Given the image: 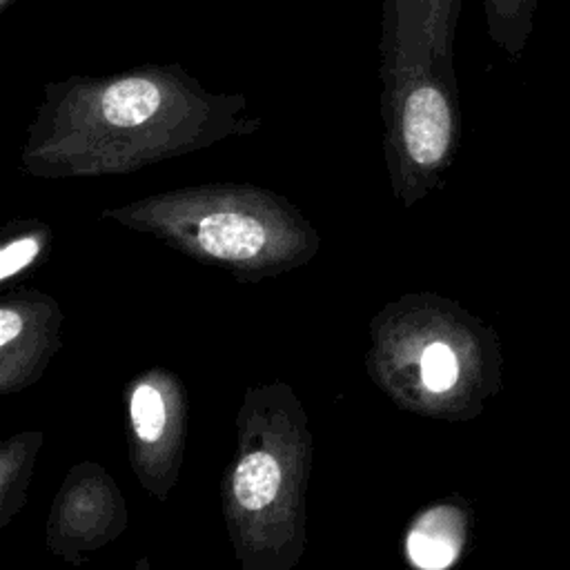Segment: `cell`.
<instances>
[{"label": "cell", "mask_w": 570, "mask_h": 570, "mask_svg": "<svg viewBox=\"0 0 570 570\" xmlns=\"http://www.w3.org/2000/svg\"><path fill=\"white\" fill-rule=\"evenodd\" d=\"M281 485V468L267 452H252L240 459L234 472V497L247 510L269 505Z\"/></svg>", "instance_id": "6"}, {"label": "cell", "mask_w": 570, "mask_h": 570, "mask_svg": "<svg viewBox=\"0 0 570 570\" xmlns=\"http://www.w3.org/2000/svg\"><path fill=\"white\" fill-rule=\"evenodd\" d=\"M463 521L454 508L428 512L407 537V554L421 570H445L459 557Z\"/></svg>", "instance_id": "4"}, {"label": "cell", "mask_w": 570, "mask_h": 570, "mask_svg": "<svg viewBox=\"0 0 570 570\" xmlns=\"http://www.w3.org/2000/svg\"><path fill=\"white\" fill-rule=\"evenodd\" d=\"M131 423L142 441H156L165 428V403L151 385H138L131 396Z\"/></svg>", "instance_id": "7"}, {"label": "cell", "mask_w": 570, "mask_h": 570, "mask_svg": "<svg viewBox=\"0 0 570 570\" xmlns=\"http://www.w3.org/2000/svg\"><path fill=\"white\" fill-rule=\"evenodd\" d=\"M16 2H18V0H0V16L7 13Z\"/></svg>", "instance_id": "11"}, {"label": "cell", "mask_w": 570, "mask_h": 570, "mask_svg": "<svg viewBox=\"0 0 570 570\" xmlns=\"http://www.w3.org/2000/svg\"><path fill=\"white\" fill-rule=\"evenodd\" d=\"M247 107L245 94L207 89L178 62L73 73L42 87L20 165L38 178L129 174L256 134L263 120Z\"/></svg>", "instance_id": "1"}, {"label": "cell", "mask_w": 570, "mask_h": 570, "mask_svg": "<svg viewBox=\"0 0 570 570\" xmlns=\"http://www.w3.org/2000/svg\"><path fill=\"white\" fill-rule=\"evenodd\" d=\"M537 0H483L488 38L508 58L519 60L534 29Z\"/></svg>", "instance_id": "5"}, {"label": "cell", "mask_w": 570, "mask_h": 570, "mask_svg": "<svg viewBox=\"0 0 570 570\" xmlns=\"http://www.w3.org/2000/svg\"><path fill=\"white\" fill-rule=\"evenodd\" d=\"M459 363L445 343H432L421 356V381L430 392H445L456 383Z\"/></svg>", "instance_id": "8"}, {"label": "cell", "mask_w": 570, "mask_h": 570, "mask_svg": "<svg viewBox=\"0 0 570 570\" xmlns=\"http://www.w3.org/2000/svg\"><path fill=\"white\" fill-rule=\"evenodd\" d=\"M22 330V318L13 309L0 312V345H9Z\"/></svg>", "instance_id": "10"}, {"label": "cell", "mask_w": 570, "mask_h": 570, "mask_svg": "<svg viewBox=\"0 0 570 570\" xmlns=\"http://www.w3.org/2000/svg\"><path fill=\"white\" fill-rule=\"evenodd\" d=\"M136 225L183 236L203 254L247 263L292 236L301 220L272 191L243 183H209L138 200L122 209Z\"/></svg>", "instance_id": "3"}, {"label": "cell", "mask_w": 570, "mask_h": 570, "mask_svg": "<svg viewBox=\"0 0 570 570\" xmlns=\"http://www.w3.org/2000/svg\"><path fill=\"white\" fill-rule=\"evenodd\" d=\"M463 0H381L383 154L405 198L436 187L461 145L454 38Z\"/></svg>", "instance_id": "2"}, {"label": "cell", "mask_w": 570, "mask_h": 570, "mask_svg": "<svg viewBox=\"0 0 570 570\" xmlns=\"http://www.w3.org/2000/svg\"><path fill=\"white\" fill-rule=\"evenodd\" d=\"M40 252V238L36 234L9 240L0 252V278H9L27 267Z\"/></svg>", "instance_id": "9"}]
</instances>
